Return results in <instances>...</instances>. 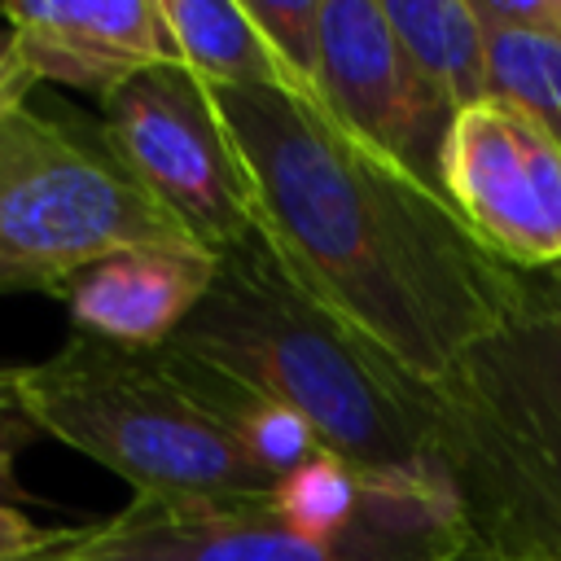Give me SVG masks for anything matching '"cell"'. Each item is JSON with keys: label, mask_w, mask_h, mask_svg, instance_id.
Wrapping results in <instances>:
<instances>
[{"label": "cell", "mask_w": 561, "mask_h": 561, "mask_svg": "<svg viewBox=\"0 0 561 561\" xmlns=\"http://www.w3.org/2000/svg\"><path fill=\"white\" fill-rule=\"evenodd\" d=\"M245 162L259 232L289 276L399 373L434 386L530 294L451 202L355 140L320 101L210 88Z\"/></svg>", "instance_id": "obj_1"}, {"label": "cell", "mask_w": 561, "mask_h": 561, "mask_svg": "<svg viewBox=\"0 0 561 561\" xmlns=\"http://www.w3.org/2000/svg\"><path fill=\"white\" fill-rule=\"evenodd\" d=\"M302 416L320 451L364 478L447 482L430 386L399 373L276 259L263 232L215 254V276L167 342Z\"/></svg>", "instance_id": "obj_2"}, {"label": "cell", "mask_w": 561, "mask_h": 561, "mask_svg": "<svg viewBox=\"0 0 561 561\" xmlns=\"http://www.w3.org/2000/svg\"><path fill=\"white\" fill-rule=\"evenodd\" d=\"M430 403L473 561H561V289L548 272Z\"/></svg>", "instance_id": "obj_3"}, {"label": "cell", "mask_w": 561, "mask_h": 561, "mask_svg": "<svg viewBox=\"0 0 561 561\" xmlns=\"http://www.w3.org/2000/svg\"><path fill=\"white\" fill-rule=\"evenodd\" d=\"M31 425L105 465L136 495L267 500L276 478L171 373L162 346L136 351L70 333L39 364H18Z\"/></svg>", "instance_id": "obj_4"}, {"label": "cell", "mask_w": 561, "mask_h": 561, "mask_svg": "<svg viewBox=\"0 0 561 561\" xmlns=\"http://www.w3.org/2000/svg\"><path fill=\"white\" fill-rule=\"evenodd\" d=\"M202 250L118 167L105 136L18 105L0 118V294H61L83 267L136 250Z\"/></svg>", "instance_id": "obj_5"}, {"label": "cell", "mask_w": 561, "mask_h": 561, "mask_svg": "<svg viewBox=\"0 0 561 561\" xmlns=\"http://www.w3.org/2000/svg\"><path fill=\"white\" fill-rule=\"evenodd\" d=\"M53 561H473V548L447 482L377 478L373 513L346 543L302 539L272 495H131Z\"/></svg>", "instance_id": "obj_6"}, {"label": "cell", "mask_w": 561, "mask_h": 561, "mask_svg": "<svg viewBox=\"0 0 561 561\" xmlns=\"http://www.w3.org/2000/svg\"><path fill=\"white\" fill-rule=\"evenodd\" d=\"M101 136L118 167L206 254H224L259 232L245 162L210 88L184 66L140 70L101 96Z\"/></svg>", "instance_id": "obj_7"}, {"label": "cell", "mask_w": 561, "mask_h": 561, "mask_svg": "<svg viewBox=\"0 0 561 561\" xmlns=\"http://www.w3.org/2000/svg\"><path fill=\"white\" fill-rule=\"evenodd\" d=\"M438 193L513 272L561 267V140L526 114L491 96L460 110L438 153Z\"/></svg>", "instance_id": "obj_8"}, {"label": "cell", "mask_w": 561, "mask_h": 561, "mask_svg": "<svg viewBox=\"0 0 561 561\" xmlns=\"http://www.w3.org/2000/svg\"><path fill=\"white\" fill-rule=\"evenodd\" d=\"M316 101L355 140L438 188L451 114L408 66L381 0H324Z\"/></svg>", "instance_id": "obj_9"}, {"label": "cell", "mask_w": 561, "mask_h": 561, "mask_svg": "<svg viewBox=\"0 0 561 561\" xmlns=\"http://www.w3.org/2000/svg\"><path fill=\"white\" fill-rule=\"evenodd\" d=\"M0 13L35 83L110 96L140 70L180 66L162 0H13Z\"/></svg>", "instance_id": "obj_10"}, {"label": "cell", "mask_w": 561, "mask_h": 561, "mask_svg": "<svg viewBox=\"0 0 561 561\" xmlns=\"http://www.w3.org/2000/svg\"><path fill=\"white\" fill-rule=\"evenodd\" d=\"M210 276L215 254L206 250L136 245L83 267L61 289V298L75 333L153 351L184 329V320L210 289Z\"/></svg>", "instance_id": "obj_11"}, {"label": "cell", "mask_w": 561, "mask_h": 561, "mask_svg": "<svg viewBox=\"0 0 561 561\" xmlns=\"http://www.w3.org/2000/svg\"><path fill=\"white\" fill-rule=\"evenodd\" d=\"M381 4L408 66L451 118L491 96L486 26L478 22L469 0H381Z\"/></svg>", "instance_id": "obj_12"}, {"label": "cell", "mask_w": 561, "mask_h": 561, "mask_svg": "<svg viewBox=\"0 0 561 561\" xmlns=\"http://www.w3.org/2000/svg\"><path fill=\"white\" fill-rule=\"evenodd\" d=\"M162 355H167L171 373L180 377V386H184L215 421H224V425L237 434V443L254 456V465L267 469L276 482L320 451L311 425H307L302 416H294L289 408L263 399L259 390H250L245 381L219 373L215 364H206V359H197V355H184V351H175V346H162Z\"/></svg>", "instance_id": "obj_13"}, {"label": "cell", "mask_w": 561, "mask_h": 561, "mask_svg": "<svg viewBox=\"0 0 561 561\" xmlns=\"http://www.w3.org/2000/svg\"><path fill=\"white\" fill-rule=\"evenodd\" d=\"M162 18L175 35L180 66L206 88H285L241 0H162Z\"/></svg>", "instance_id": "obj_14"}, {"label": "cell", "mask_w": 561, "mask_h": 561, "mask_svg": "<svg viewBox=\"0 0 561 561\" xmlns=\"http://www.w3.org/2000/svg\"><path fill=\"white\" fill-rule=\"evenodd\" d=\"M373 486L377 478L355 473L346 460L316 451L294 473H285L272 491L276 517L316 543H346L364 530L373 513Z\"/></svg>", "instance_id": "obj_15"}, {"label": "cell", "mask_w": 561, "mask_h": 561, "mask_svg": "<svg viewBox=\"0 0 561 561\" xmlns=\"http://www.w3.org/2000/svg\"><path fill=\"white\" fill-rule=\"evenodd\" d=\"M254 31L263 35L272 61L289 92L316 101L320 83V13L324 0H241Z\"/></svg>", "instance_id": "obj_16"}, {"label": "cell", "mask_w": 561, "mask_h": 561, "mask_svg": "<svg viewBox=\"0 0 561 561\" xmlns=\"http://www.w3.org/2000/svg\"><path fill=\"white\" fill-rule=\"evenodd\" d=\"M39 438V430L31 425L22 399H18V368H0V500L9 504L13 495H22L18 486V451H26Z\"/></svg>", "instance_id": "obj_17"}, {"label": "cell", "mask_w": 561, "mask_h": 561, "mask_svg": "<svg viewBox=\"0 0 561 561\" xmlns=\"http://www.w3.org/2000/svg\"><path fill=\"white\" fill-rule=\"evenodd\" d=\"M486 31H535L561 39V0H469Z\"/></svg>", "instance_id": "obj_18"}, {"label": "cell", "mask_w": 561, "mask_h": 561, "mask_svg": "<svg viewBox=\"0 0 561 561\" xmlns=\"http://www.w3.org/2000/svg\"><path fill=\"white\" fill-rule=\"evenodd\" d=\"M75 530H44L35 526L26 513H18L13 504L0 500V561H31V557H48L57 552Z\"/></svg>", "instance_id": "obj_19"}, {"label": "cell", "mask_w": 561, "mask_h": 561, "mask_svg": "<svg viewBox=\"0 0 561 561\" xmlns=\"http://www.w3.org/2000/svg\"><path fill=\"white\" fill-rule=\"evenodd\" d=\"M31 88H35V75L26 70V61L18 53V39H13V31H9V22L0 13V118L9 110L26 105V92Z\"/></svg>", "instance_id": "obj_20"}, {"label": "cell", "mask_w": 561, "mask_h": 561, "mask_svg": "<svg viewBox=\"0 0 561 561\" xmlns=\"http://www.w3.org/2000/svg\"><path fill=\"white\" fill-rule=\"evenodd\" d=\"M66 543H70V539H66ZM66 543H61V548H66ZM61 548H57V552H61ZM57 552H48V557H31V561H53Z\"/></svg>", "instance_id": "obj_21"}, {"label": "cell", "mask_w": 561, "mask_h": 561, "mask_svg": "<svg viewBox=\"0 0 561 561\" xmlns=\"http://www.w3.org/2000/svg\"><path fill=\"white\" fill-rule=\"evenodd\" d=\"M548 276H552V280H557V289H561V267H557V272H548Z\"/></svg>", "instance_id": "obj_22"}]
</instances>
